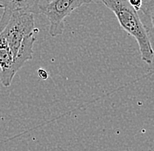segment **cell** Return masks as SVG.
Returning <instances> with one entry per match:
<instances>
[{"instance_id":"cell-7","label":"cell","mask_w":154,"mask_h":151,"mask_svg":"<svg viewBox=\"0 0 154 151\" xmlns=\"http://www.w3.org/2000/svg\"><path fill=\"white\" fill-rule=\"evenodd\" d=\"M141 10L144 15L149 19L154 30V0H147L144 2L142 5Z\"/></svg>"},{"instance_id":"cell-6","label":"cell","mask_w":154,"mask_h":151,"mask_svg":"<svg viewBox=\"0 0 154 151\" xmlns=\"http://www.w3.org/2000/svg\"><path fill=\"white\" fill-rule=\"evenodd\" d=\"M14 58L10 49L8 43L4 38L0 37V68H1V77L3 79L8 74L10 69L13 64Z\"/></svg>"},{"instance_id":"cell-10","label":"cell","mask_w":154,"mask_h":151,"mask_svg":"<svg viewBox=\"0 0 154 151\" xmlns=\"http://www.w3.org/2000/svg\"><path fill=\"white\" fill-rule=\"evenodd\" d=\"M44 1H45V3L48 5V4H49V3H50V2H52L53 0H44Z\"/></svg>"},{"instance_id":"cell-8","label":"cell","mask_w":154,"mask_h":151,"mask_svg":"<svg viewBox=\"0 0 154 151\" xmlns=\"http://www.w3.org/2000/svg\"><path fill=\"white\" fill-rule=\"evenodd\" d=\"M128 2L137 11L141 10L142 5H143V1L142 0H128Z\"/></svg>"},{"instance_id":"cell-5","label":"cell","mask_w":154,"mask_h":151,"mask_svg":"<svg viewBox=\"0 0 154 151\" xmlns=\"http://www.w3.org/2000/svg\"><path fill=\"white\" fill-rule=\"evenodd\" d=\"M34 42H35V37L33 36V33L29 34L28 36H26L23 39L21 47L18 52V54L13 60L11 68L10 69V71L5 77H4L3 79H0L1 83L5 87L10 86L17 72L25 65L26 61L31 60L32 59Z\"/></svg>"},{"instance_id":"cell-2","label":"cell","mask_w":154,"mask_h":151,"mask_svg":"<svg viewBox=\"0 0 154 151\" xmlns=\"http://www.w3.org/2000/svg\"><path fill=\"white\" fill-rule=\"evenodd\" d=\"M34 29V14L14 12L5 27L0 31V37L8 43L14 59L18 54L23 39L33 33Z\"/></svg>"},{"instance_id":"cell-4","label":"cell","mask_w":154,"mask_h":151,"mask_svg":"<svg viewBox=\"0 0 154 151\" xmlns=\"http://www.w3.org/2000/svg\"><path fill=\"white\" fill-rule=\"evenodd\" d=\"M47 5L44 0H0V8L4 9L0 19V31L5 27L14 12L43 14Z\"/></svg>"},{"instance_id":"cell-3","label":"cell","mask_w":154,"mask_h":151,"mask_svg":"<svg viewBox=\"0 0 154 151\" xmlns=\"http://www.w3.org/2000/svg\"><path fill=\"white\" fill-rule=\"evenodd\" d=\"M90 3L92 0H53L48 4L43 14L50 22L49 34L52 37L62 34L65 19L75 10Z\"/></svg>"},{"instance_id":"cell-1","label":"cell","mask_w":154,"mask_h":151,"mask_svg":"<svg viewBox=\"0 0 154 151\" xmlns=\"http://www.w3.org/2000/svg\"><path fill=\"white\" fill-rule=\"evenodd\" d=\"M114 14L121 28L132 36L138 44L141 59L146 64L153 62L154 50L149 38L148 31L137 11L128 0H101Z\"/></svg>"},{"instance_id":"cell-9","label":"cell","mask_w":154,"mask_h":151,"mask_svg":"<svg viewBox=\"0 0 154 151\" xmlns=\"http://www.w3.org/2000/svg\"><path fill=\"white\" fill-rule=\"evenodd\" d=\"M38 75L40 79L42 80H47L48 78V72L44 69H38Z\"/></svg>"}]
</instances>
